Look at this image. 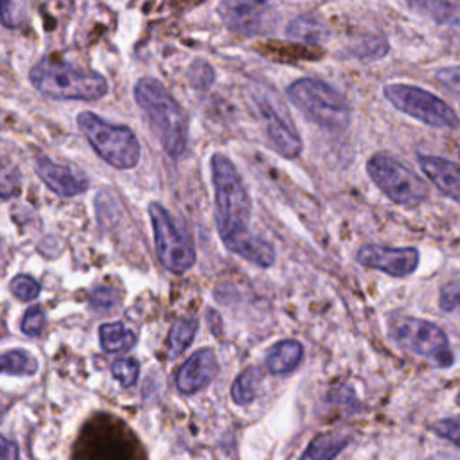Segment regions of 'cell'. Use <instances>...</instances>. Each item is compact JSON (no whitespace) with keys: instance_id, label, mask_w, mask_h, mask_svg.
Wrapping results in <instances>:
<instances>
[{"instance_id":"obj_20","label":"cell","mask_w":460,"mask_h":460,"mask_svg":"<svg viewBox=\"0 0 460 460\" xmlns=\"http://www.w3.org/2000/svg\"><path fill=\"white\" fill-rule=\"evenodd\" d=\"M259 383H261V370L255 367L244 368L243 372H239V376L232 383V388H230L232 401L239 406L250 404L257 395Z\"/></svg>"},{"instance_id":"obj_36","label":"cell","mask_w":460,"mask_h":460,"mask_svg":"<svg viewBox=\"0 0 460 460\" xmlns=\"http://www.w3.org/2000/svg\"><path fill=\"white\" fill-rule=\"evenodd\" d=\"M0 415H2V404H0Z\"/></svg>"},{"instance_id":"obj_11","label":"cell","mask_w":460,"mask_h":460,"mask_svg":"<svg viewBox=\"0 0 460 460\" xmlns=\"http://www.w3.org/2000/svg\"><path fill=\"white\" fill-rule=\"evenodd\" d=\"M356 259L361 266L379 270L390 277H408L419 266V250L413 246H383V244H365L358 250Z\"/></svg>"},{"instance_id":"obj_28","label":"cell","mask_w":460,"mask_h":460,"mask_svg":"<svg viewBox=\"0 0 460 460\" xmlns=\"http://www.w3.org/2000/svg\"><path fill=\"white\" fill-rule=\"evenodd\" d=\"M438 437L449 440L456 447H460V415L440 419L431 428Z\"/></svg>"},{"instance_id":"obj_33","label":"cell","mask_w":460,"mask_h":460,"mask_svg":"<svg viewBox=\"0 0 460 460\" xmlns=\"http://www.w3.org/2000/svg\"><path fill=\"white\" fill-rule=\"evenodd\" d=\"M90 302L93 307H101V309H106V307H111L115 304V296H113V291L108 289V288H99L95 289L92 295H90Z\"/></svg>"},{"instance_id":"obj_24","label":"cell","mask_w":460,"mask_h":460,"mask_svg":"<svg viewBox=\"0 0 460 460\" xmlns=\"http://www.w3.org/2000/svg\"><path fill=\"white\" fill-rule=\"evenodd\" d=\"M138 372H140V365L135 358H122V359H117L113 365H111V374L113 377L124 386H131L135 385L137 377H138Z\"/></svg>"},{"instance_id":"obj_26","label":"cell","mask_w":460,"mask_h":460,"mask_svg":"<svg viewBox=\"0 0 460 460\" xmlns=\"http://www.w3.org/2000/svg\"><path fill=\"white\" fill-rule=\"evenodd\" d=\"M438 305L446 313L460 314V280H451L440 288Z\"/></svg>"},{"instance_id":"obj_10","label":"cell","mask_w":460,"mask_h":460,"mask_svg":"<svg viewBox=\"0 0 460 460\" xmlns=\"http://www.w3.org/2000/svg\"><path fill=\"white\" fill-rule=\"evenodd\" d=\"M392 106L435 128H456L458 115L440 97L413 84H386L383 90Z\"/></svg>"},{"instance_id":"obj_19","label":"cell","mask_w":460,"mask_h":460,"mask_svg":"<svg viewBox=\"0 0 460 460\" xmlns=\"http://www.w3.org/2000/svg\"><path fill=\"white\" fill-rule=\"evenodd\" d=\"M288 36L304 43H320L329 36V31L322 20L311 14H302L289 22Z\"/></svg>"},{"instance_id":"obj_14","label":"cell","mask_w":460,"mask_h":460,"mask_svg":"<svg viewBox=\"0 0 460 460\" xmlns=\"http://www.w3.org/2000/svg\"><path fill=\"white\" fill-rule=\"evenodd\" d=\"M36 174L40 180L59 196H77L88 189V180L74 171L72 167L52 162L47 156H38L34 162Z\"/></svg>"},{"instance_id":"obj_17","label":"cell","mask_w":460,"mask_h":460,"mask_svg":"<svg viewBox=\"0 0 460 460\" xmlns=\"http://www.w3.org/2000/svg\"><path fill=\"white\" fill-rule=\"evenodd\" d=\"M350 444V435L341 431H325L316 435L304 449L298 460H334Z\"/></svg>"},{"instance_id":"obj_8","label":"cell","mask_w":460,"mask_h":460,"mask_svg":"<svg viewBox=\"0 0 460 460\" xmlns=\"http://www.w3.org/2000/svg\"><path fill=\"white\" fill-rule=\"evenodd\" d=\"M250 93L253 108L264 122L266 135L275 151L286 158H296L302 151V138L286 104L268 86H253Z\"/></svg>"},{"instance_id":"obj_25","label":"cell","mask_w":460,"mask_h":460,"mask_svg":"<svg viewBox=\"0 0 460 460\" xmlns=\"http://www.w3.org/2000/svg\"><path fill=\"white\" fill-rule=\"evenodd\" d=\"M9 288L14 293V296L23 300V302H29V300L36 298L40 295V289H41L40 282L36 279H32L31 275H16V277H13Z\"/></svg>"},{"instance_id":"obj_2","label":"cell","mask_w":460,"mask_h":460,"mask_svg":"<svg viewBox=\"0 0 460 460\" xmlns=\"http://www.w3.org/2000/svg\"><path fill=\"white\" fill-rule=\"evenodd\" d=\"M135 101L146 111L164 151L172 158L181 156L189 140V119L178 101L153 77L137 81Z\"/></svg>"},{"instance_id":"obj_35","label":"cell","mask_w":460,"mask_h":460,"mask_svg":"<svg viewBox=\"0 0 460 460\" xmlns=\"http://www.w3.org/2000/svg\"><path fill=\"white\" fill-rule=\"evenodd\" d=\"M456 404L460 406V392H458V395H456Z\"/></svg>"},{"instance_id":"obj_5","label":"cell","mask_w":460,"mask_h":460,"mask_svg":"<svg viewBox=\"0 0 460 460\" xmlns=\"http://www.w3.org/2000/svg\"><path fill=\"white\" fill-rule=\"evenodd\" d=\"M77 124L93 151L117 169H131L140 160V144L128 126L110 124L92 111L77 115Z\"/></svg>"},{"instance_id":"obj_15","label":"cell","mask_w":460,"mask_h":460,"mask_svg":"<svg viewBox=\"0 0 460 460\" xmlns=\"http://www.w3.org/2000/svg\"><path fill=\"white\" fill-rule=\"evenodd\" d=\"M419 165L422 172L442 190L446 196L460 201V165L440 156L420 155Z\"/></svg>"},{"instance_id":"obj_31","label":"cell","mask_w":460,"mask_h":460,"mask_svg":"<svg viewBox=\"0 0 460 460\" xmlns=\"http://www.w3.org/2000/svg\"><path fill=\"white\" fill-rule=\"evenodd\" d=\"M359 45L363 47L361 50H358V56L361 58H379L388 50L386 41L379 36H367V40Z\"/></svg>"},{"instance_id":"obj_6","label":"cell","mask_w":460,"mask_h":460,"mask_svg":"<svg viewBox=\"0 0 460 460\" xmlns=\"http://www.w3.org/2000/svg\"><path fill=\"white\" fill-rule=\"evenodd\" d=\"M390 336L401 349L428 359L435 367L447 368L455 361L447 334L433 322L399 316L390 323Z\"/></svg>"},{"instance_id":"obj_16","label":"cell","mask_w":460,"mask_h":460,"mask_svg":"<svg viewBox=\"0 0 460 460\" xmlns=\"http://www.w3.org/2000/svg\"><path fill=\"white\" fill-rule=\"evenodd\" d=\"M304 359V347L296 340H280L270 347L266 354V367L271 374H289Z\"/></svg>"},{"instance_id":"obj_7","label":"cell","mask_w":460,"mask_h":460,"mask_svg":"<svg viewBox=\"0 0 460 460\" xmlns=\"http://www.w3.org/2000/svg\"><path fill=\"white\" fill-rule=\"evenodd\" d=\"M149 219L155 234V248L160 264L172 271L183 273L196 262V250L187 232L160 203L149 205Z\"/></svg>"},{"instance_id":"obj_23","label":"cell","mask_w":460,"mask_h":460,"mask_svg":"<svg viewBox=\"0 0 460 460\" xmlns=\"http://www.w3.org/2000/svg\"><path fill=\"white\" fill-rule=\"evenodd\" d=\"M27 11V0H0V23L7 29H16L25 22Z\"/></svg>"},{"instance_id":"obj_34","label":"cell","mask_w":460,"mask_h":460,"mask_svg":"<svg viewBox=\"0 0 460 460\" xmlns=\"http://www.w3.org/2000/svg\"><path fill=\"white\" fill-rule=\"evenodd\" d=\"M0 460H18V446L0 435Z\"/></svg>"},{"instance_id":"obj_13","label":"cell","mask_w":460,"mask_h":460,"mask_svg":"<svg viewBox=\"0 0 460 460\" xmlns=\"http://www.w3.org/2000/svg\"><path fill=\"white\" fill-rule=\"evenodd\" d=\"M217 374V358L212 349H198L176 372V388L185 394H196L205 388Z\"/></svg>"},{"instance_id":"obj_1","label":"cell","mask_w":460,"mask_h":460,"mask_svg":"<svg viewBox=\"0 0 460 460\" xmlns=\"http://www.w3.org/2000/svg\"><path fill=\"white\" fill-rule=\"evenodd\" d=\"M216 226L221 243L235 255L261 266L270 268L275 262V248L270 241L252 234L248 228L252 216V199L235 165L221 153L210 160Z\"/></svg>"},{"instance_id":"obj_18","label":"cell","mask_w":460,"mask_h":460,"mask_svg":"<svg viewBox=\"0 0 460 460\" xmlns=\"http://www.w3.org/2000/svg\"><path fill=\"white\" fill-rule=\"evenodd\" d=\"M99 340L101 347L108 354L115 352H128L135 347L137 336L129 329H126L120 322H110L102 323L99 329Z\"/></svg>"},{"instance_id":"obj_21","label":"cell","mask_w":460,"mask_h":460,"mask_svg":"<svg viewBox=\"0 0 460 460\" xmlns=\"http://www.w3.org/2000/svg\"><path fill=\"white\" fill-rule=\"evenodd\" d=\"M38 370V359L23 349H14L0 354V374L32 376Z\"/></svg>"},{"instance_id":"obj_30","label":"cell","mask_w":460,"mask_h":460,"mask_svg":"<svg viewBox=\"0 0 460 460\" xmlns=\"http://www.w3.org/2000/svg\"><path fill=\"white\" fill-rule=\"evenodd\" d=\"M43 323H45L43 309L40 305H32L31 309H27V313L22 318V332L29 336H38L43 331Z\"/></svg>"},{"instance_id":"obj_32","label":"cell","mask_w":460,"mask_h":460,"mask_svg":"<svg viewBox=\"0 0 460 460\" xmlns=\"http://www.w3.org/2000/svg\"><path fill=\"white\" fill-rule=\"evenodd\" d=\"M437 79L444 84V88H447L451 92H460V66L442 68L437 74Z\"/></svg>"},{"instance_id":"obj_9","label":"cell","mask_w":460,"mask_h":460,"mask_svg":"<svg viewBox=\"0 0 460 460\" xmlns=\"http://www.w3.org/2000/svg\"><path fill=\"white\" fill-rule=\"evenodd\" d=\"M367 172L394 203L417 205L428 196L426 183L390 155H374L367 162Z\"/></svg>"},{"instance_id":"obj_12","label":"cell","mask_w":460,"mask_h":460,"mask_svg":"<svg viewBox=\"0 0 460 460\" xmlns=\"http://www.w3.org/2000/svg\"><path fill=\"white\" fill-rule=\"evenodd\" d=\"M217 13L230 31L246 36L257 34L264 20L266 0H221Z\"/></svg>"},{"instance_id":"obj_27","label":"cell","mask_w":460,"mask_h":460,"mask_svg":"<svg viewBox=\"0 0 460 460\" xmlns=\"http://www.w3.org/2000/svg\"><path fill=\"white\" fill-rule=\"evenodd\" d=\"M20 192V172L13 165H0V198L9 199Z\"/></svg>"},{"instance_id":"obj_29","label":"cell","mask_w":460,"mask_h":460,"mask_svg":"<svg viewBox=\"0 0 460 460\" xmlns=\"http://www.w3.org/2000/svg\"><path fill=\"white\" fill-rule=\"evenodd\" d=\"M187 75H189L190 84H192L194 88H201V90H203V88H208V86L212 84V81H214V70H212V66H210L207 61H201V59H198V61H194V63L190 65Z\"/></svg>"},{"instance_id":"obj_4","label":"cell","mask_w":460,"mask_h":460,"mask_svg":"<svg viewBox=\"0 0 460 460\" xmlns=\"http://www.w3.org/2000/svg\"><path fill=\"white\" fill-rule=\"evenodd\" d=\"M288 97L307 119L322 128L343 129L350 122V106L347 99L320 79H296L288 86Z\"/></svg>"},{"instance_id":"obj_3","label":"cell","mask_w":460,"mask_h":460,"mask_svg":"<svg viewBox=\"0 0 460 460\" xmlns=\"http://www.w3.org/2000/svg\"><path fill=\"white\" fill-rule=\"evenodd\" d=\"M29 79L38 92L61 101H95L106 95L108 81L92 70L43 58L31 72Z\"/></svg>"},{"instance_id":"obj_22","label":"cell","mask_w":460,"mask_h":460,"mask_svg":"<svg viewBox=\"0 0 460 460\" xmlns=\"http://www.w3.org/2000/svg\"><path fill=\"white\" fill-rule=\"evenodd\" d=\"M196 331H198L196 318H181L176 323H172L169 331V340H167L169 356L181 354L192 343Z\"/></svg>"}]
</instances>
